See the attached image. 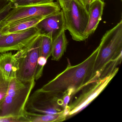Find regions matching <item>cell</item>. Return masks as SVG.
Masks as SVG:
<instances>
[{
	"mask_svg": "<svg viewBox=\"0 0 122 122\" xmlns=\"http://www.w3.org/2000/svg\"><path fill=\"white\" fill-rule=\"evenodd\" d=\"M116 68L110 74L103 78H98L96 81L90 84L86 88L79 97L68 104L69 112L68 118L78 113L87 106L105 89L118 71Z\"/></svg>",
	"mask_w": 122,
	"mask_h": 122,
	"instance_id": "obj_8",
	"label": "cell"
},
{
	"mask_svg": "<svg viewBox=\"0 0 122 122\" xmlns=\"http://www.w3.org/2000/svg\"><path fill=\"white\" fill-rule=\"evenodd\" d=\"M68 42L65 34V30L63 31L53 43L51 56L52 60L58 61L66 51Z\"/></svg>",
	"mask_w": 122,
	"mask_h": 122,
	"instance_id": "obj_15",
	"label": "cell"
},
{
	"mask_svg": "<svg viewBox=\"0 0 122 122\" xmlns=\"http://www.w3.org/2000/svg\"><path fill=\"white\" fill-rule=\"evenodd\" d=\"M10 81L5 77L0 70V105L7 95Z\"/></svg>",
	"mask_w": 122,
	"mask_h": 122,
	"instance_id": "obj_17",
	"label": "cell"
},
{
	"mask_svg": "<svg viewBox=\"0 0 122 122\" xmlns=\"http://www.w3.org/2000/svg\"><path fill=\"white\" fill-rule=\"evenodd\" d=\"M2 35V33L1 32V28H0V37Z\"/></svg>",
	"mask_w": 122,
	"mask_h": 122,
	"instance_id": "obj_25",
	"label": "cell"
},
{
	"mask_svg": "<svg viewBox=\"0 0 122 122\" xmlns=\"http://www.w3.org/2000/svg\"><path fill=\"white\" fill-rule=\"evenodd\" d=\"M105 3L102 0H95L88 5V18L86 28L83 34L84 41L93 34L97 29L102 16Z\"/></svg>",
	"mask_w": 122,
	"mask_h": 122,
	"instance_id": "obj_11",
	"label": "cell"
},
{
	"mask_svg": "<svg viewBox=\"0 0 122 122\" xmlns=\"http://www.w3.org/2000/svg\"><path fill=\"white\" fill-rule=\"evenodd\" d=\"M63 13L66 30L75 41H84L88 18V0H57Z\"/></svg>",
	"mask_w": 122,
	"mask_h": 122,
	"instance_id": "obj_3",
	"label": "cell"
},
{
	"mask_svg": "<svg viewBox=\"0 0 122 122\" xmlns=\"http://www.w3.org/2000/svg\"><path fill=\"white\" fill-rule=\"evenodd\" d=\"M51 38L45 35H41L40 42V56L48 59L51 56L53 45Z\"/></svg>",
	"mask_w": 122,
	"mask_h": 122,
	"instance_id": "obj_16",
	"label": "cell"
},
{
	"mask_svg": "<svg viewBox=\"0 0 122 122\" xmlns=\"http://www.w3.org/2000/svg\"><path fill=\"white\" fill-rule=\"evenodd\" d=\"M68 105H65L62 94L45 92L39 89L30 96L25 109L30 112L54 114L65 111Z\"/></svg>",
	"mask_w": 122,
	"mask_h": 122,
	"instance_id": "obj_6",
	"label": "cell"
},
{
	"mask_svg": "<svg viewBox=\"0 0 122 122\" xmlns=\"http://www.w3.org/2000/svg\"><path fill=\"white\" fill-rule=\"evenodd\" d=\"M41 35L51 38L53 42L65 30V20L62 10L49 15L41 20L35 26Z\"/></svg>",
	"mask_w": 122,
	"mask_h": 122,
	"instance_id": "obj_10",
	"label": "cell"
},
{
	"mask_svg": "<svg viewBox=\"0 0 122 122\" xmlns=\"http://www.w3.org/2000/svg\"><path fill=\"white\" fill-rule=\"evenodd\" d=\"M5 0H0V10H1L9 2Z\"/></svg>",
	"mask_w": 122,
	"mask_h": 122,
	"instance_id": "obj_23",
	"label": "cell"
},
{
	"mask_svg": "<svg viewBox=\"0 0 122 122\" xmlns=\"http://www.w3.org/2000/svg\"><path fill=\"white\" fill-rule=\"evenodd\" d=\"M61 10L57 2L30 5L12 8L0 22V28L26 18L51 15Z\"/></svg>",
	"mask_w": 122,
	"mask_h": 122,
	"instance_id": "obj_7",
	"label": "cell"
},
{
	"mask_svg": "<svg viewBox=\"0 0 122 122\" xmlns=\"http://www.w3.org/2000/svg\"><path fill=\"white\" fill-rule=\"evenodd\" d=\"M99 46L85 60L72 66L68 62L67 67L40 90L56 94H68L72 97L91 84L93 67Z\"/></svg>",
	"mask_w": 122,
	"mask_h": 122,
	"instance_id": "obj_1",
	"label": "cell"
},
{
	"mask_svg": "<svg viewBox=\"0 0 122 122\" xmlns=\"http://www.w3.org/2000/svg\"></svg>",
	"mask_w": 122,
	"mask_h": 122,
	"instance_id": "obj_27",
	"label": "cell"
},
{
	"mask_svg": "<svg viewBox=\"0 0 122 122\" xmlns=\"http://www.w3.org/2000/svg\"><path fill=\"white\" fill-rule=\"evenodd\" d=\"M27 122L24 116L21 117L10 116V117H1L0 118V122Z\"/></svg>",
	"mask_w": 122,
	"mask_h": 122,
	"instance_id": "obj_19",
	"label": "cell"
},
{
	"mask_svg": "<svg viewBox=\"0 0 122 122\" xmlns=\"http://www.w3.org/2000/svg\"><path fill=\"white\" fill-rule=\"evenodd\" d=\"M89 0V2H90V3L91 2H93V1H94L95 0Z\"/></svg>",
	"mask_w": 122,
	"mask_h": 122,
	"instance_id": "obj_24",
	"label": "cell"
},
{
	"mask_svg": "<svg viewBox=\"0 0 122 122\" xmlns=\"http://www.w3.org/2000/svg\"><path fill=\"white\" fill-rule=\"evenodd\" d=\"M69 112V106L67 109L60 113L45 114L30 112L25 110L24 116L27 122H61L68 118Z\"/></svg>",
	"mask_w": 122,
	"mask_h": 122,
	"instance_id": "obj_13",
	"label": "cell"
},
{
	"mask_svg": "<svg viewBox=\"0 0 122 122\" xmlns=\"http://www.w3.org/2000/svg\"><path fill=\"white\" fill-rule=\"evenodd\" d=\"M47 17H35L16 21L2 28L1 30V33L2 35H5L25 30L35 27L40 21Z\"/></svg>",
	"mask_w": 122,
	"mask_h": 122,
	"instance_id": "obj_14",
	"label": "cell"
},
{
	"mask_svg": "<svg viewBox=\"0 0 122 122\" xmlns=\"http://www.w3.org/2000/svg\"><path fill=\"white\" fill-rule=\"evenodd\" d=\"M41 38V35L39 36L14 54L19 67L16 78L20 81L35 80L38 60L40 56Z\"/></svg>",
	"mask_w": 122,
	"mask_h": 122,
	"instance_id": "obj_5",
	"label": "cell"
},
{
	"mask_svg": "<svg viewBox=\"0 0 122 122\" xmlns=\"http://www.w3.org/2000/svg\"><path fill=\"white\" fill-rule=\"evenodd\" d=\"M41 35L36 27L25 30L2 35L0 37V53L20 50Z\"/></svg>",
	"mask_w": 122,
	"mask_h": 122,
	"instance_id": "obj_9",
	"label": "cell"
},
{
	"mask_svg": "<svg viewBox=\"0 0 122 122\" xmlns=\"http://www.w3.org/2000/svg\"><path fill=\"white\" fill-rule=\"evenodd\" d=\"M18 69L17 61L11 52L0 53V70L7 79L11 81L16 78Z\"/></svg>",
	"mask_w": 122,
	"mask_h": 122,
	"instance_id": "obj_12",
	"label": "cell"
},
{
	"mask_svg": "<svg viewBox=\"0 0 122 122\" xmlns=\"http://www.w3.org/2000/svg\"><path fill=\"white\" fill-rule=\"evenodd\" d=\"M12 9L10 2L8 3L1 10H0V22H1L9 11Z\"/></svg>",
	"mask_w": 122,
	"mask_h": 122,
	"instance_id": "obj_21",
	"label": "cell"
},
{
	"mask_svg": "<svg viewBox=\"0 0 122 122\" xmlns=\"http://www.w3.org/2000/svg\"><path fill=\"white\" fill-rule=\"evenodd\" d=\"M32 0H11L10 1L12 5V8L15 7L28 5L31 4Z\"/></svg>",
	"mask_w": 122,
	"mask_h": 122,
	"instance_id": "obj_20",
	"label": "cell"
},
{
	"mask_svg": "<svg viewBox=\"0 0 122 122\" xmlns=\"http://www.w3.org/2000/svg\"><path fill=\"white\" fill-rule=\"evenodd\" d=\"M98 46L99 51L93 67L91 83L99 78L102 71L109 63L122 58V20L114 27L106 31Z\"/></svg>",
	"mask_w": 122,
	"mask_h": 122,
	"instance_id": "obj_2",
	"label": "cell"
},
{
	"mask_svg": "<svg viewBox=\"0 0 122 122\" xmlns=\"http://www.w3.org/2000/svg\"><path fill=\"white\" fill-rule=\"evenodd\" d=\"M47 59L45 57L40 56L38 60L37 64L35 74L34 80H37L42 75L44 66L47 63Z\"/></svg>",
	"mask_w": 122,
	"mask_h": 122,
	"instance_id": "obj_18",
	"label": "cell"
},
{
	"mask_svg": "<svg viewBox=\"0 0 122 122\" xmlns=\"http://www.w3.org/2000/svg\"><path fill=\"white\" fill-rule=\"evenodd\" d=\"M35 80L23 82L15 78L10 81L7 95L0 105V117H21L24 115L25 105Z\"/></svg>",
	"mask_w": 122,
	"mask_h": 122,
	"instance_id": "obj_4",
	"label": "cell"
},
{
	"mask_svg": "<svg viewBox=\"0 0 122 122\" xmlns=\"http://www.w3.org/2000/svg\"><path fill=\"white\" fill-rule=\"evenodd\" d=\"M55 0H32L30 5L45 4L54 2Z\"/></svg>",
	"mask_w": 122,
	"mask_h": 122,
	"instance_id": "obj_22",
	"label": "cell"
},
{
	"mask_svg": "<svg viewBox=\"0 0 122 122\" xmlns=\"http://www.w3.org/2000/svg\"><path fill=\"white\" fill-rule=\"evenodd\" d=\"M6 0L7 1H11V0Z\"/></svg>",
	"mask_w": 122,
	"mask_h": 122,
	"instance_id": "obj_26",
	"label": "cell"
}]
</instances>
